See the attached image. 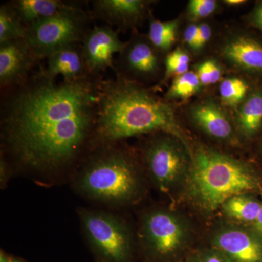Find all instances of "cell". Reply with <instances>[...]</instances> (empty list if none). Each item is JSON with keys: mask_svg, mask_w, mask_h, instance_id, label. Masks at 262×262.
I'll return each instance as SVG.
<instances>
[{"mask_svg": "<svg viewBox=\"0 0 262 262\" xmlns=\"http://www.w3.org/2000/svg\"><path fill=\"white\" fill-rule=\"evenodd\" d=\"M0 262H10V258L7 257L5 253H1V257H0Z\"/></svg>", "mask_w": 262, "mask_h": 262, "instance_id": "33", "label": "cell"}, {"mask_svg": "<svg viewBox=\"0 0 262 262\" xmlns=\"http://www.w3.org/2000/svg\"><path fill=\"white\" fill-rule=\"evenodd\" d=\"M159 131L183 141L169 103L140 84L121 77L101 80L95 141L102 145Z\"/></svg>", "mask_w": 262, "mask_h": 262, "instance_id": "2", "label": "cell"}, {"mask_svg": "<svg viewBox=\"0 0 262 262\" xmlns=\"http://www.w3.org/2000/svg\"><path fill=\"white\" fill-rule=\"evenodd\" d=\"M125 42L119 37L117 31L110 26L90 29L82 42V55L88 74L97 78L106 69L114 67V55L120 54Z\"/></svg>", "mask_w": 262, "mask_h": 262, "instance_id": "9", "label": "cell"}, {"mask_svg": "<svg viewBox=\"0 0 262 262\" xmlns=\"http://www.w3.org/2000/svg\"><path fill=\"white\" fill-rule=\"evenodd\" d=\"M142 231L148 248L161 257L175 253L185 237L182 222L166 211H153L146 215Z\"/></svg>", "mask_w": 262, "mask_h": 262, "instance_id": "10", "label": "cell"}, {"mask_svg": "<svg viewBox=\"0 0 262 262\" xmlns=\"http://www.w3.org/2000/svg\"><path fill=\"white\" fill-rule=\"evenodd\" d=\"M238 125L243 134L252 136L262 127V91H253L243 103L238 113Z\"/></svg>", "mask_w": 262, "mask_h": 262, "instance_id": "18", "label": "cell"}, {"mask_svg": "<svg viewBox=\"0 0 262 262\" xmlns=\"http://www.w3.org/2000/svg\"><path fill=\"white\" fill-rule=\"evenodd\" d=\"M248 85L239 78H227L220 86L221 98L228 106H236L244 100L247 94Z\"/></svg>", "mask_w": 262, "mask_h": 262, "instance_id": "23", "label": "cell"}, {"mask_svg": "<svg viewBox=\"0 0 262 262\" xmlns=\"http://www.w3.org/2000/svg\"><path fill=\"white\" fill-rule=\"evenodd\" d=\"M10 262H23L20 260L15 259V258H10Z\"/></svg>", "mask_w": 262, "mask_h": 262, "instance_id": "34", "label": "cell"}, {"mask_svg": "<svg viewBox=\"0 0 262 262\" xmlns=\"http://www.w3.org/2000/svg\"><path fill=\"white\" fill-rule=\"evenodd\" d=\"M215 0H191L188 5V13L194 20L210 16L216 9Z\"/></svg>", "mask_w": 262, "mask_h": 262, "instance_id": "25", "label": "cell"}, {"mask_svg": "<svg viewBox=\"0 0 262 262\" xmlns=\"http://www.w3.org/2000/svg\"><path fill=\"white\" fill-rule=\"evenodd\" d=\"M36 58L25 38L0 43L2 87L24 83Z\"/></svg>", "mask_w": 262, "mask_h": 262, "instance_id": "11", "label": "cell"}, {"mask_svg": "<svg viewBox=\"0 0 262 262\" xmlns=\"http://www.w3.org/2000/svg\"><path fill=\"white\" fill-rule=\"evenodd\" d=\"M225 3L227 5L236 6V5L244 4V3H246V1H244V0H226Z\"/></svg>", "mask_w": 262, "mask_h": 262, "instance_id": "32", "label": "cell"}, {"mask_svg": "<svg viewBox=\"0 0 262 262\" xmlns=\"http://www.w3.org/2000/svg\"><path fill=\"white\" fill-rule=\"evenodd\" d=\"M211 27L208 24L205 23L200 24L196 51H199L206 46V43L211 39Z\"/></svg>", "mask_w": 262, "mask_h": 262, "instance_id": "26", "label": "cell"}, {"mask_svg": "<svg viewBox=\"0 0 262 262\" xmlns=\"http://www.w3.org/2000/svg\"><path fill=\"white\" fill-rule=\"evenodd\" d=\"M179 23L178 19L170 21H160L155 19L150 20L148 39L155 49L166 52L171 48L177 39Z\"/></svg>", "mask_w": 262, "mask_h": 262, "instance_id": "20", "label": "cell"}, {"mask_svg": "<svg viewBox=\"0 0 262 262\" xmlns=\"http://www.w3.org/2000/svg\"><path fill=\"white\" fill-rule=\"evenodd\" d=\"M201 262H230L229 258L227 257L223 253L214 251L208 253L203 257Z\"/></svg>", "mask_w": 262, "mask_h": 262, "instance_id": "30", "label": "cell"}, {"mask_svg": "<svg viewBox=\"0 0 262 262\" xmlns=\"http://www.w3.org/2000/svg\"><path fill=\"white\" fill-rule=\"evenodd\" d=\"M100 82L88 77L57 83L39 72L20 84L2 112V131L10 152L35 170L71 163L94 139Z\"/></svg>", "mask_w": 262, "mask_h": 262, "instance_id": "1", "label": "cell"}, {"mask_svg": "<svg viewBox=\"0 0 262 262\" xmlns=\"http://www.w3.org/2000/svg\"><path fill=\"white\" fill-rule=\"evenodd\" d=\"M10 4L19 20L27 27L36 20L56 14L72 3L59 0H18Z\"/></svg>", "mask_w": 262, "mask_h": 262, "instance_id": "17", "label": "cell"}, {"mask_svg": "<svg viewBox=\"0 0 262 262\" xmlns=\"http://www.w3.org/2000/svg\"><path fill=\"white\" fill-rule=\"evenodd\" d=\"M260 184L247 165L230 157L203 148L193 155L189 190L207 211H215L232 196L260 190Z\"/></svg>", "mask_w": 262, "mask_h": 262, "instance_id": "3", "label": "cell"}, {"mask_svg": "<svg viewBox=\"0 0 262 262\" xmlns=\"http://www.w3.org/2000/svg\"><path fill=\"white\" fill-rule=\"evenodd\" d=\"M190 58L187 53L177 48L165 58V72L164 79L167 80L172 76L178 77L189 72Z\"/></svg>", "mask_w": 262, "mask_h": 262, "instance_id": "24", "label": "cell"}, {"mask_svg": "<svg viewBox=\"0 0 262 262\" xmlns=\"http://www.w3.org/2000/svg\"><path fill=\"white\" fill-rule=\"evenodd\" d=\"M149 3L144 0H96L93 2L90 15L110 27H116L117 32H123L142 20Z\"/></svg>", "mask_w": 262, "mask_h": 262, "instance_id": "12", "label": "cell"}, {"mask_svg": "<svg viewBox=\"0 0 262 262\" xmlns=\"http://www.w3.org/2000/svg\"><path fill=\"white\" fill-rule=\"evenodd\" d=\"M40 72L51 80L59 75L63 76L65 80L91 77L86 70L81 43L63 48L48 57L47 67Z\"/></svg>", "mask_w": 262, "mask_h": 262, "instance_id": "14", "label": "cell"}, {"mask_svg": "<svg viewBox=\"0 0 262 262\" xmlns=\"http://www.w3.org/2000/svg\"><path fill=\"white\" fill-rule=\"evenodd\" d=\"M201 84L196 72L189 71L187 73L176 77L167 93L166 97L169 99H186L195 94Z\"/></svg>", "mask_w": 262, "mask_h": 262, "instance_id": "22", "label": "cell"}, {"mask_svg": "<svg viewBox=\"0 0 262 262\" xmlns=\"http://www.w3.org/2000/svg\"><path fill=\"white\" fill-rule=\"evenodd\" d=\"M24 27L10 3L0 7V43L25 38Z\"/></svg>", "mask_w": 262, "mask_h": 262, "instance_id": "21", "label": "cell"}, {"mask_svg": "<svg viewBox=\"0 0 262 262\" xmlns=\"http://www.w3.org/2000/svg\"><path fill=\"white\" fill-rule=\"evenodd\" d=\"M193 120L208 135L227 139L232 135V125L220 106L213 101H203L191 110Z\"/></svg>", "mask_w": 262, "mask_h": 262, "instance_id": "16", "label": "cell"}, {"mask_svg": "<svg viewBox=\"0 0 262 262\" xmlns=\"http://www.w3.org/2000/svg\"><path fill=\"white\" fill-rule=\"evenodd\" d=\"M222 53L241 70L262 73V45L256 39L246 36L232 38L222 48Z\"/></svg>", "mask_w": 262, "mask_h": 262, "instance_id": "15", "label": "cell"}, {"mask_svg": "<svg viewBox=\"0 0 262 262\" xmlns=\"http://www.w3.org/2000/svg\"><path fill=\"white\" fill-rule=\"evenodd\" d=\"M196 74L198 75V78H199L201 84L209 85V84H213L208 60V61L203 62L201 64L198 66Z\"/></svg>", "mask_w": 262, "mask_h": 262, "instance_id": "27", "label": "cell"}, {"mask_svg": "<svg viewBox=\"0 0 262 262\" xmlns=\"http://www.w3.org/2000/svg\"><path fill=\"white\" fill-rule=\"evenodd\" d=\"M81 222L90 244L104 262H127L130 242L125 226L113 215L82 210Z\"/></svg>", "mask_w": 262, "mask_h": 262, "instance_id": "6", "label": "cell"}, {"mask_svg": "<svg viewBox=\"0 0 262 262\" xmlns=\"http://www.w3.org/2000/svg\"><path fill=\"white\" fill-rule=\"evenodd\" d=\"M159 51L155 49L148 37L134 36L118 54L113 69L117 77L130 81L154 78L160 71Z\"/></svg>", "mask_w": 262, "mask_h": 262, "instance_id": "8", "label": "cell"}, {"mask_svg": "<svg viewBox=\"0 0 262 262\" xmlns=\"http://www.w3.org/2000/svg\"><path fill=\"white\" fill-rule=\"evenodd\" d=\"M88 160L77 180V187L91 199L110 204L131 201L139 189L135 167L128 155L111 144Z\"/></svg>", "mask_w": 262, "mask_h": 262, "instance_id": "4", "label": "cell"}, {"mask_svg": "<svg viewBox=\"0 0 262 262\" xmlns=\"http://www.w3.org/2000/svg\"><path fill=\"white\" fill-rule=\"evenodd\" d=\"M173 137L158 136L150 141L144 151L150 176L162 190L175 184L187 166L185 153Z\"/></svg>", "mask_w": 262, "mask_h": 262, "instance_id": "7", "label": "cell"}, {"mask_svg": "<svg viewBox=\"0 0 262 262\" xmlns=\"http://www.w3.org/2000/svg\"><path fill=\"white\" fill-rule=\"evenodd\" d=\"M199 25L190 24L188 26L184 32V40L189 48L196 51V41H198Z\"/></svg>", "mask_w": 262, "mask_h": 262, "instance_id": "28", "label": "cell"}, {"mask_svg": "<svg viewBox=\"0 0 262 262\" xmlns=\"http://www.w3.org/2000/svg\"><path fill=\"white\" fill-rule=\"evenodd\" d=\"M91 17L72 3L56 14L27 26L26 40L37 58H48L63 48L82 42L91 29Z\"/></svg>", "mask_w": 262, "mask_h": 262, "instance_id": "5", "label": "cell"}, {"mask_svg": "<svg viewBox=\"0 0 262 262\" xmlns=\"http://www.w3.org/2000/svg\"><path fill=\"white\" fill-rule=\"evenodd\" d=\"M214 244L221 252L237 262H262V242L239 229H228L217 234Z\"/></svg>", "mask_w": 262, "mask_h": 262, "instance_id": "13", "label": "cell"}, {"mask_svg": "<svg viewBox=\"0 0 262 262\" xmlns=\"http://www.w3.org/2000/svg\"><path fill=\"white\" fill-rule=\"evenodd\" d=\"M253 227H254L255 231L258 235L261 236L262 237V206L261 211L259 212L257 219L253 222Z\"/></svg>", "mask_w": 262, "mask_h": 262, "instance_id": "31", "label": "cell"}, {"mask_svg": "<svg viewBox=\"0 0 262 262\" xmlns=\"http://www.w3.org/2000/svg\"><path fill=\"white\" fill-rule=\"evenodd\" d=\"M261 206L262 203L257 200L244 194L229 198L222 207L230 218L253 223L259 214Z\"/></svg>", "mask_w": 262, "mask_h": 262, "instance_id": "19", "label": "cell"}, {"mask_svg": "<svg viewBox=\"0 0 262 262\" xmlns=\"http://www.w3.org/2000/svg\"><path fill=\"white\" fill-rule=\"evenodd\" d=\"M249 20L253 26L262 32V3L256 5L249 15Z\"/></svg>", "mask_w": 262, "mask_h": 262, "instance_id": "29", "label": "cell"}]
</instances>
